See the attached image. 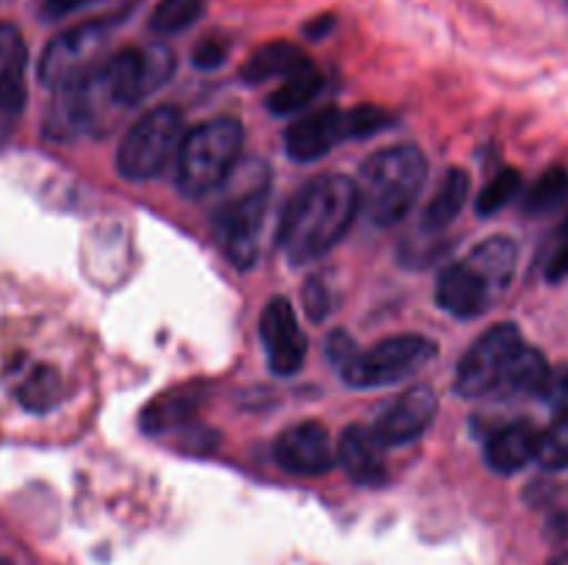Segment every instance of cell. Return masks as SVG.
Returning <instances> with one entry per match:
<instances>
[{"label": "cell", "instance_id": "obj_1", "mask_svg": "<svg viewBox=\"0 0 568 565\" xmlns=\"http://www.w3.org/2000/svg\"><path fill=\"white\" fill-rule=\"evenodd\" d=\"M358 208V183L344 175L314 177L283 208L277 247L292 264L322 258L347 236Z\"/></svg>", "mask_w": 568, "mask_h": 565}, {"label": "cell", "instance_id": "obj_2", "mask_svg": "<svg viewBox=\"0 0 568 565\" xmlns=\"http://www.w3.org/2000/svg\"><path fill=\"white\" fill-rule=\"evenodd\" d=\"M427 181V158L414 144H397L369 155L361 166V208L375 225H397L414 210Z\"/></svg>", "mask_w": 568, "mask_h": 565}, {"label": "cell", "instance_id": "obj_3", "mask_svg": "<svg viewBox=\"0 0 568 565\" xmlns=\"http://www.w3.org/2000/svg\"><path fill=\"white\" fill-rule=\"evenodd\" d=\"M244 147V127L233 116H216L183 136L175 158V183L186 197H205L236 170Z\"/></svg>", "mask_w": 568, "mask_h": 565}, {"label": "cell", "instance_id": "obj_4", "mask_svg": "<svg viewBox=\"0 0 568 565\" xmlns=\"http://www.w3.org/2000/svg\"><path fill=\"white\" fill-rule=\"evenodd\" d=\"M394 122L381 105H358L353 111H344L331 105V109H320L305 114L303 120L294 122L283 136L286 153L300 164H311L331 153L336 144L347 142V138H364L372 133L386 131Z\"/></svg>", "mask_w": 568, "mask_h": 565}, {"label": "cell", "instance_id": "obj_5", "mask_svg": "<svg viewBox=\"0 0 568 565\" xmlns=\"http://www.w3.org/2000/svg\"><path fill=\"white\" fill-rule=\"evenodd\" d=\"M183 136L181 111L175 105H159L139 116L125 133L116 150V170L125 181H150L178 158Z\"/></svg>", "mask_w": 568, "mask_h": 565}, {"label": "cell", "instance_id": "obj_6", "mask_svg": "<svg viewBox=\"0 0 568 565\" xmlns=\"http://www.w3.org/2000/svg\"><path fill=\"white\" fill-rule=\"evenodd\" d=\"M114 25L116 20H89L50 39L39 59V81L59 92L94 75L109 59L105 50H109Z\"/></svg>", "mask_w": 568, "mask_h": 565}, {"label": "cell", "instance_id": "obj_7", "mask_svg": "<svg viewBox=\"0 0 568 565\" xmlns=\"http://www.w3.org/2000/svg\"><path fill=\"white\" fill-rule=\"evenodd\" d=\"M436 341H430L425 336H416V332L388 336L383 341L372 343L364 352H355L342 366V377L353 388L394 386V382L405 380L414 371H419L422 366L430 363L436 358Z\"/></svg>", "mask_w": 568, "mask_h": 565}, {"label": "cell", "instance_id": "obj_8", "mask_svg": "<svg viewBox=\"0 0 568 565\" xmlns=\"http://www.w3.org/2000/svg\"><path fill=\"white\" fill-rule=\"evenodd\" d=\"M172 70H175V55L164 44H148V48L116 50L114 55H109L98 70V81L116 109H128L164 86Z\"/></svg>", "mask_w": 568, "mask_h": 565}, {"label": "cell", "instance_id": "obj_9", "mask_svg": "<svg viewBox=\"0 0 568 565\" xmlns=\"http://www.w3.org/2000/svg\"><path fill=\"white\" fill-rule=\"evenodd\" d=\"M266 192L264 181H255L242 194L231 197L216 208L214 214V236L222 253L227 255L236 269H250L258 260L261 253V230H264L266 216Z\"/></svg>", "mask_w": 568, "mask_h": 565}, {"label": "cell", "instance_id": "obj_10", "mask_svg": "<svg viewBox=\"0 0 568 565\" xmlns=\"http://www.w3.org/2000/svg\"><path fill=\"white\" fill-rule=\"evenodd\" d=\"M521 347H525V338H521L519 327L510 325V321L494 325L460 358L458 369H455V393L477 399L497 391L505 369Z\"/></svg>", "mask_w": 568, "mask_h": 565}, {"label": "cell", "instance_id": "obj_11", "mask_svg": "<svg viewBox=\"0 0 568 565\" xmlns=\"http://www.w3.org/2000/svg\"><path fill=\"white\" fill-rule=\"evenodd\" d=\"M261 341L275 374H297L308 355V338L300 327L294 305L286 297H272L261 314Z\"/></svg>", "mask_w": 568, "mask_h": 565}, {"label": "cell", "instance_id": "obj_12", "mask_svg": "<svg viewBox=\"0 0 568 565\" xmlns=\"http://www.w3.org/2000/svg\"><path fill=\"white\" fill-rule=\"evenodd\" d=\"M275 460L288 474L320 476L338 463V454L325 424L297 421L277 435Z\"/></svg>", "mask_w": 568, "mask_h": 565}, {"label": "cell", "instance_id": "obj_13", "mask_svg": "<svg viewBox=\"0 0 568 565\" xmlns=\"http://www.w3.org/2000/svg\"><path fill=\"white\" fill-rule=\"evenodd\" d=\"M436 413L438 399L436 393H433V388L414 386L408 388L403 397L394 399V402L377 415V421L369 427V432L383 449L405 446V443L425 435L427 427L436 419Z\"/></svg>", "mask_w": 568, "mask_h": 565}, {"label": "cell", "instance_id": "obj_14", "mask_svg": "<svg viewBox=\"0 0 568 565\" xmlns=\"http://www.w3.org/2000/svg\"><path fill=\"white\" fill-rule=\"evenodd\" d=\"M499 294L488 286L486 277L466 260L449 264L442 271L436 282V302L438 308L447 314L458 316V319H475V316L486 314Z\"/></svg>", "mask_w": 568, "mask_h": 565}, {"label": "cell", "instance_id": "obj_15", "mask_svg": "<svg viewBox=\"0 0 568 565\" xmlns=\"http://www.w3.org/2000/svg\"><path fill=\"white\" fill-rule=\"evenodd\" d=\"M6 377H9L11 397L31 413H48L64 397V382L59 371L39 360H28L20 355L9 363Z\"/></svg>", "mask_w": 568, "mask_h": 565}, {"label": "cell", "instance_id": "obj_16", "mask_svg": "<svg viewBox=\"0 0 568 565\" xmlns=\"http://www.w3.org/2000/svg\"><path fill=\"white\" fill-rule=\"evenodd\" d=\"M538 443H541V430L530 421L505 424L488 438L486 463L497 474H516L525 465H530V460L538 458Z\"/></svg>", "mask_w": 568, "mask_h": 565}, {"label": "cell", "instance_id": "obj_17", "mask_svg": "<svg viewBox=\"0 0 568 565\" xmlns=\"http://www.w3.org/2000/svg\"><path fill=\"white\" fill-rule=\"evenodd\" d=\"M381 443L372 438L366 427H347L336 443L338 463L349 474V480L358 485H383L388 480L386 463L381 458Z\"/></svg>", "mask_w": 568, "mask_h": 565}, {"label": "cell", "instance_id": "obj_18", "mask_svg": "<svg viewBox=\"0 0 568 565\" xmlns=\"http://www.w3.org/2000/svg\"><path fill=\"white\" fill-rule=\"evenodd\" d=\"M26 39L9 22H0V114L14 116L26 105Z\"/></svg>", "mask_w": 568, "mask_h": 565}, {"label": "cell", "instance_id": "obj_19", "mask_svg": "<svg viewBox=\"0 0 568 565\" xmlns=\"http://www.w3.org/2000/svg\"><path fill=\"white\" fill-rule=\"evenodd\" d=\"M314 66V61L308 59L300 44L294 42H270L264 48L255 50L247 59V64L242 66V78L247 83H266L272 78H292L297 72Z\"/></svg>", "mask_w": 568, "mask_h": 565}, {"label": "cell", "instance_id": "obj_20", "mask_svg": "<svg viewBox=\"0 0 568 565\" xmlns=\"http://www.w3.org/2000/svg\"><path fill=\"white\" fill-rule=\"evenodd\" d=\"M469 172L460 170V166H449L444 172L442 183L436 186V194L430 197V203L425 205V214H422V230L427 233H442L458 219V214L464 210L466 199H469Z\"/></svg>", "mask_w": 568, "mask_h": 565}, {"label": "cell", "instance_id": "obj_21", "mask_svg": "<svg viewBox=\"0 0 568 565\" xmlns=\"http://www.w3.org/2000/svg\"><path fill=\"white\" fill-rule=\"evenodd\" d=\"M205 391L200 382H189V386L175 388V391L161 393L155 402H150L142 413V427L150 435H159V432L175 430L183 421L192 419L194 410L203 402Z\"/></svg>", "mask_w": 568, "mask_h": 565}, {"label": "cell", "instance_id": "obj_22", "mask_svg": "<svg viewBox=\"0 0 568 565\" xmlns=\"http://www.w3.org/2000/svg\"><path fill=\"white\" fill-rule=\"evenodd\" d=\"M466 264L475 266L483 277L488 280V286L503 297L508 291L510 280H514L516 260H519V247H516L514 238L508 236H491L486 242H480L477 247H471V253L466 255Z\"/></svg>", "mask_w": 568, "mask_h": 565}, {"label": "cell", "instance_id": "obj_23", "mask_svg": "<svg viewBox=\"0 0 568 565\" xmlns=\"http://www.w3.org/2000/svg\"><path fill=\"white\" fill-rule=\"evenodd\" d=\"M549 369H552V366L547 363V358H544L536 347H527L525 343L508 363V369H505L503 380H499L497 391L494 393H503V397L508 399L538 397L544 382H547Z\"/></svg>", "mask_w": 568, "mask_h": 565}, {"label": "cell", "instance_id": "obj_24", "mask_svg": "<svg viewBox=\"0 0 568 565\" xmlns=\"http://www.w3.org/2000/svg\"><path fill=\"white\" fill-rule=\"evenodd\" d=\"M322 86H325V75H322L316 66H308V70L297 72V75L286 78V81L266 97V105H270L272 114L277 116L294 114V111L305 109V105L322 92Z\"/></svg>", "mask_w": 568, "mask_h": 565}, {"label": "cell", "instance_id": "obj_25", "mask_svg": "<svg viewBox=\"0 0 568 565\" xmlns=\"http://www.w3.org/2000/svg\"><path fill=\"white\" fill-rule=\"evenodd\" d=\"M566 199H568V172L564 166H552V170H547L536 183H532L530 192L525 194L521 210L530 216H547L552 214V210H558Z\"/></svg>", "mask_w": 568, "mask_h": 565}, {"label": "cell", "instance_id": "obj_26", "mask_svg": "<svg viewBox=\"0 0 568 565\" xmlns=\"http://www.w3.org/2000/svg\"><path fill=\"white\" fill-rule=\"evenodd\" d=\"M205 14V0H161L150 14V31L172 37L192 28Z\"/></svg>", "mask_w": 568, "mask_h": 565}, {"label": "cell", "instance_id": "obj_27", "mask_svg": "<svg viewBox=\"0 0 568 565\" xmlns=\"http://www.w3.org/2000/svg\"><path fill=\"white\" fill-rule=\"evenodd\" d=\"M519 192H521V175L514 170V166H505V170H499L497 175L483 186V192L477 194V214L480 216L497 214V210H503Z\"/></svg>", "mask_w": 568, "mask_h": 565}, {"label": "cell", "instance_id": "obj_28", "mask_svg": "<svg viewBox=\"0 0 568 565\" xmlns=\"http://www.w3.org/2000/svg\"><path fill=\"white\" fill-rule=\"evenodd\" d=\"M541 266L544 277H547L549 282H560L564 277H568V216L555 227L552 236L544 244Z\"/></svg>", "mask_w": 568, "mask_h": 565}, {"label": "cell", "instance_id": "obj_29", "mask_svg": "<svg viewBox=\"0 0 568 565\" xmlns=\"http://www.w3.org/2000/svg\"><path fill=\"white\" fill-rule=\"evenodd\" d=\"M538 463L544 469H566L568 465V415L555 421L549 430L541 432V443H538Z\"/></svg>", "mask_w": 568, "mask_h": 565}, {"label": "cell", "instance_id": "obj_30", "mask_svg": "<svg viewBox=\"0 0 568 565\" xmlns=\"http://www.w3.org/2000/svg\"><path fill=\"white\" fill-rule=\"evenodd\" d=\"M538 397L547 402V408L552 410L558 419L568 415V363L549 369V377H547V382H544V388Z\"/></svg>", "mask_w": 568, "mask_h": 565}, {"label": "cell", "instance_id": "obj_31", "mask_svg": "<svg viewBox=\"0 0 568 565\" xmlns=\"http://www.w3.org/2000/svg\"><path fill=\"white\" fill-rule=\"evenodd\" d=\"M227 50H231L227 39H220V37L203 39V42H200L192 53L194 66H200V70H216V66L225 64Z\"/></svg>", "mask_w": 568, "mask_h": 565}, {"label": "cell", "instance_id": "obj_32", "mask_svg": "<svg viewBox=\"0 0 568 565\" xmlns=\"http://www.w3.org/2000/svg\"><path fill=\"white\" fill-rule=\"evenodd\" d=\"M303 302L311 319L322 321L327 316V310H331V288H327L320 277H311L303 288Z\"/></svg>", "mask_w": 568, "mask_h": 565}, {"label": "cell", "instance_id": "obj_33", "mask_svg": "<svg viewBox=\"0 0 568 565\" xmlns=\"http://www.w3.org/2000/svg\"><path fill=\"white\" fill-rule=\"evenodd\" d=\"M325 347H327V358L333 360V363L338 366V369H342L344 363H347L349 358H353L355 352H358V349H355V341L353 338L347 336V332H331V336H327V341H325Z\"/></svg>", "mask_w": 568, "mask_h": 565}, {"label": "cell", "instance_id": "obj_34", "mask_svg": "<svg viewBox=\"0 0 568 565\" xmlns=\"http://www.w3.org/2000/svg\"><path fill=\"white\" fill-rule=\"evenodd\" d=\"M92 3H98V0H44L42 11H44V17H50V20H59V17H67V14H72V11L83 9V6H92Z\"/></svg>", "mask_w": 568, "mask_h": 565}, {"label": "cell", "instance_id": "obj_35", "mask_svg": "<svg viewBox=\"0 0 568 565\" xmlns=\"http://www.w3.org/2000/svg\"><path fill=\"white\" fill-rule=\"evenodd\" d=\"M333 25H336V17H333V14H322L320 20L308 22V25H305L303 31H305V37L322 39V37H325V33L333 31Z\"/></svg>", "mask_w": 568, "mask_h": 565}, {"label": "cell", "instance_id": "obj_36", "mask_svg": "<svg viewBox=\"0 0 568 565\" xmlns=\"http://www.w3.org/2000/svg\"><path fill=\"white\" fill-rule=\"evenodd\" d=\"M547 565H568V552H564V554H555V557L549 559Z\"/></svg>", "mask_w": 568, "mask_h": 565}, {"label": "cell", "instance_id": "obj_37", "mask_svg": "<svg viewBox=\"0 0 568 565\" xmlns=\"http://www.w3.org/2000/svg\"><path fill=\"white\" fill-rule=\"evenodd\" d=\"M0 565H11V559H3V557H0Z\"/></svg>", "mask_w": 568, "mask_h": 565}, {"label": "cell", "instance_id": "obj_38", "mask_svg": "<svg viewBox=\"0 0 568 565\" xmlns=\"http://www.w3.org/2000/svg\"><path fill=\"white\" fill-rule=\"evenodd\" d=\"M566 3H568V0H566Z\"/></svg>", "mask_w": 568, "mask_h": 565}]
</instances>
